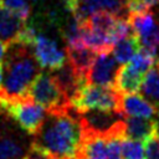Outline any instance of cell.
I'll return each mask as SVG.
<instances>
[{"mask_svg": "<svg viewBox=\"0 0 159 159\" xmlns=\"http://www.w3.org/2000/svg\"><path fill=\"white\" fill-rule=\"evenodd\" d=\"M0 2L24 21H26L27 17L30 16L31 9L26 0H0Z\"/></svg>", "mask_w": 159, "mask_h": 159, "instance_id": "19", "label": "cell"}, {"mask_svg": "<svg viewBox=\"0 0 159 159\" xmlns=\"http://www.w3.org/2000/svg\"><path fill=\"white\" fill-rule=\"evenodd\" d=\"M139 91L140 94L159 111V58H157L153 67L145 73Z\"/></svg>", "mask_w": 159, "mask_h": 159, "instance_id": "15", "label": "cell"}, {"mask_svg": "<svg viewBox=\"0 0 159 159\" xmlns=\"http://www.w3.org/2000/svg\"><path fill=\"white\" fill-rule=\"evenodd\" d=\"M122 159H144V145L139 140L123 138L120 143Z\"/></svg>", "mask_w": 159, "mask_h": 159, "instance_id": "18", "label": "cell"}, {"mask_svg": "<svg viewBox=\"0 0 159 159\" xmlns=\"http://www.w3.org/2000/svg\"><path fill=\"white\" fill-rule=\"evenodd\" d=\"M32 47L35 60L42 68L56 71L61 68L67 61L65 50H61L57 42L47 37L46 35L37 34L32 43Z\"/></svg>", "mask_w": 159, "mask_h": 159, "instance_id": "7", "label": "cell"}, {"mask_svg": "<svg viewBox=\"0 0 159 159\" xmlns=\"http://www.w3.org/2000/svg\"><path fill=\"white\" fill-rule=\"evenodd\" d=\"M144 159H159V137L155 133L144 140Z\"/></svg>", "mask_w": 159, "mask_h": 159, "instance_id": "20", "label": "cell"}, {"mask_svg": "<svg viewBox=\"0 0 159 159\" xmlns=\"http://www.w3.org/2000/svg\"><path fill=\"white\" fill-rule=\"evenodd\" d=\"M27 98L42 106L47 112L71 108L70 99L61 91L51 72H39L29 88Z\"/></svg>", "mask_w": 159, "mask_h": 159, "instance_id": "5", "label": "cell"}, {"mask_svg": "<svg viewBox=\"0 0 159 159\" xmlns=\"http://www.w3.org/2000/svg\"><path fill=\"white\" fill-rule=\"evenodd\" d=\"M82 144L80 113L71 108L47 112V116L34 135L30 148L47 159H75Z\"/></svg>", "mask_w": 159, "mask_h": 159, "instance_id": "1", "label": "cell"}, {"mask_svg": "<svg viewBox=\"0 0 159 159\" xmlns=\"http://www.w3.org/2000/svg\"><path fill=\"white\" fill-rule=\"evenodd\" d=\"M26 25V21L21 20L16 14L6 9L0 2V39L7 43L16 40L17 35Z\"/></svg>", "mask_w": 159, "mask_h": 159, "instance_id": "13", "label": "cell"}, {"mask_svg": "<svg viewBox=\"0 0 159 159\" xmlns=\"http://www.w3.org/2000/svg\"><path fill=\"white\" fill-rule=\"evenodd\" d=\"M154 134V120L142 117H124V135L125 138L144 142Z\"/></svg>", "mask_w": 159, "mask_h": 159, "instance_id": "14", "label": "cell"}, {"mask_svg": "<svg viewBox=\"0 0 159 159\" xmlns=\"http://www.w3.org/2000/svg\"><path fill=\"white\" fill-rule=\"evenodd\" d=\"M70 104L80 114L88 111H106L122 114L120 93L114 87L83 83L71 97Z\"/></svg>", "mask_w": 159, "mask_h": 159, "instance_id": "3", "label": "cell"}, {"mask_svg": "<svg viewBox=\"0 0 159 159\" xmlns=\"http://www.w3.org/2000/svg\"><path fill=\"white\" fill-rule=\"evenodd\" d=\"M117 63L118 62L113 56L109 55V52L98 53L87 75L88 83L106 86V87H114V81L118 72Z\"/></svg>", "mask_w": 159, "mask_h": 159, "instance_id": "8", "label": "cell"}, {"mask_svg": "<svg viewBox=\"0 0 159 159\" xmlns=\"http://www.w3.org/2000/svg\"><path fill=\"white\" fill-rule=\"evenodd\" d=\"M120 111L123 116L129 117H142V118H153L157 113L154 106H152L142 94L127 93L120 94Z\"/></svg>", "mask_w": 159, "mask_h": 159, "instance_id": "11", "label": "cell"}, {"mask_svg": "<svg viewBox=\"0 0 159 159\" xmlns=\"http://www.w3.org/2000/svg\"><path fill=\"white\" fill-rule=\"evenodd\" d=\"M128 21L133 34L139 41L140 47L157 57L159 51V26L154 12L148 9L144 11L128 14Z\"/></svg>", "mask_w": 159, "mask_h": 159, "instance_id": "6", "label": "cell"}, {"mask_svg": "<svg viewBox=\"0 0 159 159\" xmlns=\"http://www.w3.org/2000/svg\"><path fill=\"white\" fill-rule=\"evenodd\" d=\"M97 11H107L118 16H128V12H125V0H78L75 16L83 22L91 14Z\"/></svg>", "mask_w": 159, "mask_h": 159, "instance_id": "9", "label": "cell"}, {"mask_svg": "<svg viewBox=\"0 0 159 159\" xmlns=\"http://www.w3.org/2000/svg\"><path fill=\"white\" fill-rule=\"evenodd\" d=\"M0 109L16 122L29 135H35L41 128L46 111L31 99H0Z\"/></svg>", "mask_w": 159, "mask_h": 159, "instance_id": "4", "label": "cell"}, {"mask_svg": "<svg viewBox=\"0 0 159 159\" xmlns=\"http://www.w3.org/2000/svg\"><path fill=\"white\" fill-rule=\"evenodd\" d=\"M137 1L144 4V5L148 6V7H152V6L157 5V4H159V0H137Z\"/></svg>", "mask_w": 159, "mask_h": 159, "instance_id": "22", "label": "cell"}, {"mask_svg": "<svg viewBox=\"0 0 159 159\" xmlns=\"http://www.w3.org/2000/svg\"><path fill=\"white\" fill-rule=\"evenodd\" d=\"M29 149L17 135L0 132V159H26Z\"/></svg>", "mask_w": 159, "mask_h": 159, "instance_id": "16", "label": "cell"}, {"mask_svg": "<svg viewBox=\"0 0 159 159\" xmlns=\"http://www.w3.org/2000/svg\"><path fill=\"white\" fill-rule=\"evenodd\" d=\"M143 76L144 75L140 73L138 70H135L129 62L124 63V66L118 68L114 81V88L120 94L135 93L140 88Z\"/></svg>", "mask_w": 159, "mask_h": 159, "instance_id": "12", "label": "cell"}, {"mask_svg": "<svg viewBox=\"0 0 159 159\" xmlns=\"http://www.w3.org/2000/svg\"><path fill=\"white\" fill-rule=\"evenodd\" d=\"M67 62L73 68V71L83 78H87L89 68L94 62L97 53L84 45L80 46H66L65 47Z\"/></svg>", "mask_w": 159, "mask_h": 159, "instance_id": "10", "label": "cell"}, {"mask_svg": "<svg viewBox=\"0 0 159 159\" xmlns=\"http://www.w3.org/2000/svg\"><path fill=\"white\" fill-rule=\"evenodd\" d=\"M9 53L4 58L5 78L2 93L5 99H27V92L39 75V63L29 46L11 42Z\"/></svg>", "mask_w": 159, "mask_h": 159, "instance_id": "2", "label": "cell"}, {"mask_svg": "<svg viewBox=\"0 0 159 159\" xmlns=\"http://www.w3.org/2000/svg\"><path fill=\"white\" fill-rule=\"evenodd\" d=\"M4 98V93H2V68L0 65V99Z\"/></svg>", "mask_w": 159, "mask_h": 159, "instance_id": "24", "label": "cell"}, {"mask_svg": "<svg viewBox=\"0 0 159 159\" xmlns=\"http://www.w3.org/2000/svg\"><path fill=\"white\" fill-rule=\"evenodd\" d=\"M153 120H154V133H155L157 137H159V111H158L157 118L153 119Z\"/></svg>", "mask_w": 159, "mask_h": 159, "instance_id": "23", "label": "cell"}, {"mask_svg": "<svg viewBox=\"0 0 159 159\" xmlns=\"http://www.w3.org/2000/svg\"><path fill=\"white\" fill-rule=\"evenodd\" d=\"M7 46L9 43L5 42L4 40L0 39V65L2 66V62H4V58L6 56V51H7Z\"/></svg>", "mask_w": 159, "mask_h": 159, "instance_id": "21", "label": "cell"}, {"mask_svg": "<svg viewBox=\"0 0 159 159\" xmlns=\"http://www.w3.org/2000/svg\"><path fill=\"white\" fill-rule=\"evenodd\" d=\"M158 58H159V57H158Z\"/></svg>", "mask_w": 159, "mask_h": 159, "instance_id": "25", "label": "cell"}, {"mask_svg": "<svg viewBox=\"0 0 159 159\" xmlns=\"http://www.w3.org/2000/svg\"><path fill=\"white\" fill-rule=\"evenodd\" d=\"M139 48H140V45H139L137 36L133 32H130L129 35L114 42L113 48H112L113 57L116 58L118 63L124 65V63H128L133 58V56L139 51Z\"/></svg>", "mask_w": 159, "mask_h": 159, "instance_id": "17", "label": "cell"}]
</instances>
